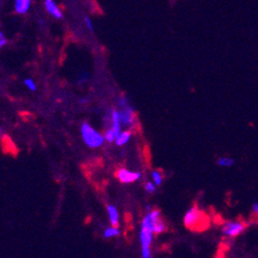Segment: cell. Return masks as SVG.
<instances>
[{
	"instance_id": "cell-15",
	"label": "cell",
	"mask_w": 258,
	"mask_h": 258,
	"mask_svg": "<svg viewBox=\"0 0 258 258\" xmlns=\"http://www.w3.org/2000/svg\"><path fill=\"white\" fill-rule=\"evenodd\" d=\"M152 178L154 180V183H156V185H161L162 182H163V177H162V174L158 171H154L152 173Z\"/></svg>"
},
{
	"instance_id": "cell-10",
	"label": "cell",
	"mask_w": 258,
	"mask_h": 258,
	"mask_svg": "<svg viewBox=\"0 0 258 258\" xmlns=\"http://www.w3.org/2000/svg\"><path fill=\"white\" fill-rule=\"evenodd\" d=\"M107 211H108L109 219H110V222H111L112 226H116L117 227L119 216H118V212H117L116 208L114 207V206H108Z\"/></svg>"
},
{
	"instance_id": "cell-14",
	"label": "cell",
	"mask_w": 258,
	"mask_h": 258,
	"mask_svg": "<svg viewBox=\"0 0 258 258\" xmlns=\"http://www.w3.org/2000/svg\"><path fill=\"white\" fill-rule=\"evenodd\" d=\"M217 164L221 167H230L235 164V161L231 158H221L218 160Z\"/></svg>"
},
{
	"instance_id": "cell-23",
	"label": "cell",
	"mask_w": 258,
	"mask_h": 258,
	"mask_svg": "<svg viewBox=\"0 0 258 258\" xmlns=\"http://www.w3.org/2000/svg\"><path fill=\"white\" fill-rule=\"evenodd\" d=\"M80 102L82 103V104H86V103H88V99H81Z\"/></svg>"
},
{
	"instance_id": "cell-4",
	"label": "cell",
	"mask_w": 258,
	"mask_h": 258,
	"mask_svg": "<svg viewBox=\"0 0 258 258\" xmlns=\"http://www.w3.org/2000/svg\"><path fill=\"white\" fill-rule=\"evenodd\" d=\"M152 234L153 230L148 227H141V233H140V241L142 244V257L149 258L151 256L150 254V245L152 242Z\"/></svg>"
},
{
	"instance_id": "cell-2",
	"label": "cell",
	"mask_w": 258,
	"mask_h": 258,
	"mask_svg": "<svg viewBox=\"0 0 258 258\" xmlns=\"http://www.w3.org/2000/svg\"><path fill=\"white\" fill-rule=\"evenodd\" d=\"M81 132H82L85 143L92 148H97L104 142L105 137H103L100 133L96 132L94 128L87 122L82 124Z\"/></svg>"
},
{
	"instance_id": "cell-5",
	"label": "cell",
	"mask_w": 258,
	"mask_h": 258,
	"mask_svg": "<svg viewBox=\"0 0 258 258\" xmlns=\"http://www.w3.org/2000/svg\"><path fill=\"white\" fill-rule=\"evenodd\" d=\"M116 176L121 183H131L136 181V180H138L141 177V173L131 172L125 169H120L118 170Z\"/></svg>"
},
{
	"instance_id": "cell-9",
	"label": "cell",
	"mask_w": 258,
	"mask_h": 258,
	"mask_svg": "<svg viewBox=\"0 0 258 258\" xmlns=\"http://www.w3.org/2000/svg\"><path fill=\"white\" fill-rule=\"evenodd\" d=\"M111 117H112V128L116 134V137H117L120 134V124H121L120 118H119V111L113 110L112 114H111Z\"/></svg>"
},
{
	"instance_id": "cell-17",
	"label": "cell",
	"mask_w": 258,
	"mask_h": 258,
	"mask_svg": "<svg viewBox=\"0 0 258 258\" xmlns=\"http://www.w3.org/2000/svg\"><path fill=\"white\" fill-rule=\"evenodd\" d=\"M24 85L27 87L30 91H35L36 90V86L34 84V82L31 80V79H26L24 81Z\"/></svg>"
},
{
	"instance_id": "cell-13",
	"label": "cell",
	"mask_w": 258,
	"mask_h": 258,
	"mask_svg": "<svg viewBox=\"0 0 258 258\" xmlns=\"http://www.w3.org/2000/svg\"><path fill=\"white\" fill-rule=\"evenodd\" d=\"M119 235V230L116 226H112V227H109L107 228L105 231H104V237L105 238H111V237H116Z\"/></svg>"
},
{
	"instance_id": "cell-6",
	"label": "cell",
	"mask_w": 258,
	"mask_h": 258,
	"mask_svg": "<svg viewBox=\"0 0 258 258\" xmlns=\"http://www.w3.org/2000/svg\"><path fill=\"white\" fill-rule=\"evenodd\" d=\"M120 122L123 125H131L134 121V110L131 106L123 107V110L119 112Z\"/></svg>"
},
{
	"instance_id": "cell-20",
	"label": "cell",
	"mask_w": 258,
	"mask_h": 258,
	"mask_svg": "<svg viewBox=\"0 0 258 258\" xmlns=\"http://www.w3.org/2000/svg\"><path fill=\"white\" fill-rule=\"evenodd\" d=\"M145 189H146L147 192L151 194V192L156 191V186H154V184H152L151 182H147V183L145 184Z\"/></svg>"
},
{
	"instance_id": "cell-11",
	"label": "cell",
	"mask_w": 258,
	"mask_h": 258,
	"mask_svg": "<svg viewBox=\"0 0 258 258\" xmlns=\"http://www.w3.org/2000/svg\"><path fill=\"white\" fill-rule=\"evenodd\" d=\"M130 137H131V133L128 131H124V132H121L117 137H116V144L121 146V145H124L128 140H130Z\"/></svg>"
},
{
	"instance_id": "cell-8",
	"label": "cell",
	"mask_w": 258,
	"mask_h": 258,
	"mask_svg": "<svg viewBox=\"0 0 258 258\" xmlns=\"http://www.w3.org/2000/svg\"><path fill=\"white\" fill-rule=\"evenodd\" d=\"M31 7V0H15V11L18 14H26Z\"/></svg>"
},
{
	"instance_id": "cell-7",
	"label": "cell",
	"mask_w": 258,
	"mask_h": 258,
	"mask_svg": "<svg viewBox=\"0 0 258 258\" xmlns=\"http://www.w3.org/2000/svg\"><path fill=\"white\" fill-rule=\"evenodd\" d=\"M44 7L46 12L50 14L54 18L56 19H62L63 18V13L57 6V4L54 2V0H44Z\"/></svg>"
},
{
	"instance_id": "cell-22",
	"label": "cell",
	"mask_w": 258,
	"mask_h": 258,
	"mask_svg": "<svg viewBox=\"0 0 258 258\" xmlns=\"http://www.w3.org/2000/svg\"><path fill=\"white\" fill-rule=\"evenodd\" d=\"M119 105H120L121 107L127 106V102H126V99H125L124 97H121V98H120V100H119Z\"/></svg>"
},
{
	"instance_id": "cell-3",
	"label": "cell",
	"mask_w": 258,
	"mask_h": 258,
	"mask_svg": "<svg viewBox=\"0 0 258 258\" xmlns=\"http://www.w3.org/2000/svg\"><path fill=\"white\" fill-rule=\"evenodd\" d=\"M249 224L245 220H235L228 221L222 227V233L226 237L236 238L243 234Z\"/></svg>"
},
{
	"instance_id": "cell-19",
	"label": "cell",
	"mask_w": 258,
	"mask_h": 258,
	"mask_svg": "<svg viewBox=\"0 0 258 258\" xmlns=\"http://www.w3.org/2000/svg\"><path fill=\"white\" fill-rule=\"evenodd\" d=\"M84 20H85V24H86V26H87V28H88L90 31H93V30H94V27H93V24H92L91 19H90L88 16H86V17L84 18Z\"/></svg>"
},
{
	"instance_id": "cell-16",
	"label": "cell",
	"mask_w": 258,
	"mask_h": 258,
	"mask_svg": "<svg viewBox=\"0 0 258 258\" xmlns=\"http://www.w3.org/2000/svg\"><path fill=\"white\" fill-rule=\"evenodd\" d=\"M105 140H107L108 142H113L114 140H116V134L113 131V128L111 127L110 130H108L105 134Z\"/></svg>"
},
{
	"instance_id": "cell-21",
	"label": "cell",
	"mask_w": 258,
	"mask_h": 258,
	"mask_svg": "<svg viewBox=\"0 0 258 258\" xmlns=\"http://www.w3.org/2000/svg\"><path fill=\"white\" fill-rule=\"evenodd\" d=\"M8 43V40L4 34V32H0V46L4 47Z\"/></svg>"
},
{
	"instance_id": "cell-12",
	"label": "cell",
	"mask_w": 258,
	"mask_h": 258,
	"mask_svg": "<svg viewBox=\"0 0 258 258\" xmlns=\"http://www.w3.org/2000/svg\"><path fill=\"white\" fill-rule=\"evenodd\" d=\"M165 229H166V225H165V223L163 222V220L161 218L156 223H154V226H153V233L154 234H157V235L162 234L163 231H165Z\"/></svg>"
},
{
	"instance_id": "cell-18",
	"label": "cell",
	"mask_w": 258,
	"mask_h": 258,
	"mask_svg": "<svg viewBox=\"0 0 258 258\" xmlns=\"http://www.w3.org/2000/svg\"><path fill=\"white\" fill-rule=\"evenodd\" d=\"M253 222L258 223V204L253 205Z\"/></svg>"
},
{
	"instance_id": "cell-1",
	"label": "cell",
	"mask_w": 258,
	"mask_h": 258,
	"mask_svg": "<svg viewBox=\"0 0 258 258\" xmlns=\"http://www.w3.org/2000/svg\"><path fill=\"white\" fill-rule=\"evenodd\" d=\"M184 224L188 229L201 231L207 228L210 224L209 217L197 206L191 207L184 216Z\"/></svg>"
}]
</instances>
